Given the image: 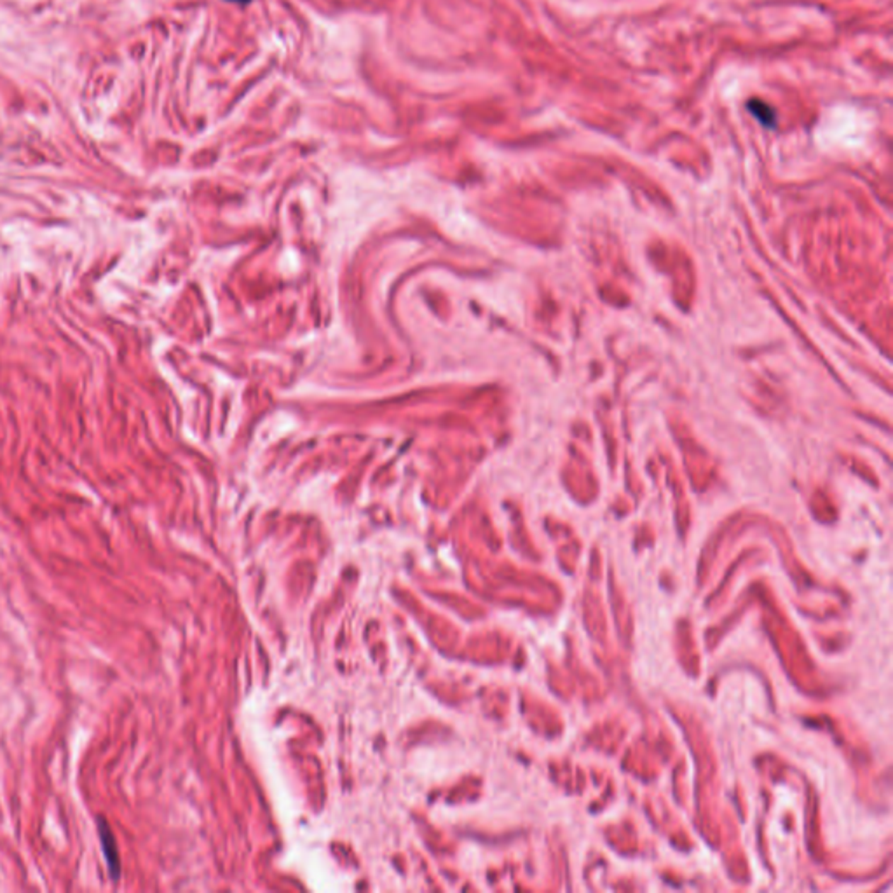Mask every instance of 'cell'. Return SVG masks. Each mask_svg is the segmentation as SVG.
<instances>
[{"instance_id":"6da1fadb","label":"cell","mask_w":893,"mask_h":893,"mask_svg":"<svg viewBox=\"0 0 893 893\" xmlns=\"http://www.w3.org/2000/svg\"><path fill=\"white\" fill-rule=\"evenodd\" d=\"M100 836H101V846H103V853L105 858H107V864L110 868V874L114 877L119 876V855H117V846H115V839L112 831L108 829L107 822L101 820L100 824Z\"/></svg>"},{"instance_id":"3957f363","label":"cell","mask_w":893,"mask_h":893,"mask_svg":"<svg viewBox=\"0 0 893 893\" xmlns=\"http://www.w3.org/2000/svg\"><path fill=\"white\" fill-rule=\"evenodd\" d=\"M229 2H236V4H248L251 0H229Z\"/></svg>"},{"instance_id":"7a4b0ae2","label":"cell","mask_w":893,"mask_h":893,"mask_svg":"<svg viewBox=\"0 0 893 893\" xmlns=\"http://www.w3.org/2000/svg\"><path fill=\"white\" fill-rule=\"evenodd\" d=\"M750 110H752V114L756 115L763 125L773 126V122H775V114H773L771 108H769L768 105H764L763 101L754 100L752 103H750Z\"/></svg>"}]
</instances>
